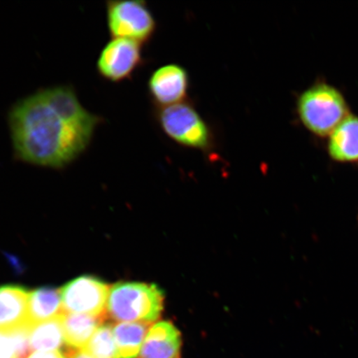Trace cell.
<instances>
[{"instance_id":"1","label":"cell","mask_w":358,"mask_h":358,"mask_svg":"<svg viewBox=\"0 0 358 358\" xmlns=\"http://www.w3.org/2000/svg\"><path fill=\"white\" fill-rule=\"evenodd\" d=\"M103 122L69 85L39 89L8 110L13 156L35 166L64 168L87 151Z\"/></svg>"},{"instance_id":"2","label":"cell","mask_w":358,"mask_h":358,"mask_svg":"<svg viewBox=\"0 0 358 358\" xmlns=\"http://www.w3.org/2000/svg\"><path fill=\"white\" fill-rule=\"evenodd\" d=\"M164 294L158 286L119 282L110 288L106 313L119 323H154L164 310Z\"/></svg>"},{"instance_id":"3","label":"cell","mask_w":358,"mask_h":358,"mask_svg":"<svg viewBox=\"0 0 358 358\" xmlns=\"http://www.w3.org/2000/svg\"><path fill=\"white\" fill-rule=\"evenodd\" d=\"M298 114L304 127L317 136H329L348 116L347 103L337 89L316 84L299 97Z\"/></svg>"},{"instance_id":"4","label":"cell","mask_w":358,"mask_h":358,"mask_svg":"<svg viewBox=\"0 0 358 358\" xmlns=\"http://www.w3.org/2000/svg\"><path fill=\"white\" fill-rule=\"evenodd\" d=\"M157 120L165 134L178 145L201 151L211 149V129L189 102L160 107Z\"/></svg>"},{"instance_id":"5","label":"cell","mask_w":358,"mask_h":358,"mask_svg":"<svg viewBox=\"0 0 358 358\" xmlns=\"http://www.w3.org/2000/svg\"><path fill=\"white\" fill-rule=\"evenodd\" d=\"M106 22L111 38L144 43L153 37L156 21L144 1H108Z\"/></svg>"},{"instance_id":"6","label":"cell","mask_w":358,"mask_h":358,"mask_svg":"<svg viewBox=\"0 0 358 358\" xmlns=\"http://www.w3.org/2000/svg\"><path fill=\"white\" fill-rule=\"evenodd\" d=\"M143 62L141 43L125 38H111L96 61L100 77L112 83L131 79Z\"/></svg>"},{"instance_id":"7","label":"cell","mask_w":358,"mask_h":358,"mask_svg":"<svg viewBox=\"0 0 358 358\" xmlns=\"http://www.w3.org/2000/svg\"><path fill=\"white\" fill-rule=\"evenodd\" d=\"M110 287L94 276L83 275L69 282L60 289L64 313L106 315Z\"/></svg>"},{"instance_id":"8","label":"cell","mask_w":358,"mask_h":358,"mask_svg":"<svg viewBox=\"0 0 358 358\" xmlns=\"http://www.w3.org/2000/svg\"><path fill=\"white\" fill-rule=\"evenodd\" d=\"M189 87V74L177 64L159 67L152 73L148 83L152 99L160 107L185 101Z\"/></svg>"},{"instance_id":"9","label":"cell","mask_w":358,"mask_h":358,"mask_svg":"<svg viewBox=\"0 0 358 358\" xmlns=\"http://www.w3.org/2000/svg\"><path fill=\"white\" fill-rule=\"evenodd\" d=\"M181 345V334L176 327L160 321L150 327L140 358H178Z\"/></svg>"},{"instance_id":"10","label":"cell","mask_w":358,"mask_h":358,"mask_svg":"<svg viewBox=\"0 0 358 358\" xmlns=\"http://www.w3.org/2000/svg\"><path fill=\"white\" fill-rule=\"evenodd\" d=\"M29 298L28 290L21 286H0V329L29 324Z\"/></svg>"},{"instance_id":"11","label":"cell","mask_w":358,"mask_h":358,"mask_svg":"<svg viewBox=\"0 0 358 358\" xmlns=\"http://www.w3.org/2000/svg\"><path fill=\"white\" fill-rule=\"evenodd\" d=\"M329 152L339 162H358V117L348 115L330 134Z\"/></svg>"},{"instance_id":"12","label":"cell","mask_w":358,"mask_h":358,"mask_svg":"<svg viewBox=\"0 0 358 358\" xmlns=\"http://www.w3.org/2000/svg\"><path fill=\"white\" fill-rule=\"evenodd\" d=\"M107 316L78 315V313H64L65 343L71 349H83L87 346L99 327L104 323Z\"/></svg>"},{"instance_id":"13","label":"cell","mask_w":358,"mask_h":358,"mask_svg":"<svg viewBox=\"0 0 358 358\" xmlns=\"http://www.w3.org/2000/svg\"><path fill=\"white\" fill-rule=\"evenodd\" d=\"M60 289L43 287L29 293V325L41 323L64 315Z\"/></svg>"},{"instance_id":"14","label":"cell","mask_w":358,"mask_h":358,"mask_svg":"<svg viewBox=\"0 0 358 358\" xmlns=\"http://www.w3.org/2000/svg\"><path fill=\"white\" fill-rule=\"evenodd\" d=\"M65 343L62 315L55 319L30 325L29 345L31 350L55 352Z\"/></svg>"},{"instance_id":"15","label":"cell","mask_w":358,"mask_h":358,"mask_svg":"<svg viewBox=\"0 0 358 358\" xmlns=\"http://www.w3.org/2000/svg\"><path fill=\"white\" fill-rule=\"evenodd\" d=\"M150 324L118 323L113 326L118 358H138Z\"/></svg>"},{"instance_id":"16","label":"cell","mask_w":358,"mask_h":358,"mask_svg":"<svg viewBox=\"0 0 358 358\" xmlns=\"http://www.w3.org/2000/svg\"><path fill=\"white\" fill-rule=\"evenodd\" d=\"M83 350L93 358H118L113 325L103 323Z\"/></svg>"},{"instance_id":"17","label":"cell","mask_w":358,"mask_h":358,"mask_svg":"<svg viewBox=\"0 0 358 358\" xmlns=\"http://www.w3.org/2000/svg\"><path fill=\"white\" fill-rule=\"evenodd\" d=\"M0 358H17V348L12 329H0Z\"/></svg>"},{"instance_id":"18","label":"cell","mask_w":358,"mask_h":358,"mask_svg":"<svg viewBox=\"0 0 358 358\" xmlns=\"http://www.w3.org/2000/svg\"><path fill=\"white\" fill-rule=\"evenodd\" d=\"M27 358H66L64 355L58 351L55 352H36L31 353Z\"/></svg>"},{"instance_id":"19","label":"cell","mask_w":358,"mask_h":358,"mask_svg":"<svg viewBox=\"0 0 358 358\" xmlns=\"http://www.w3.org/2000/svg\"><path fill=\"white\" fill-rule=\"evenodd\" d=\"M66 358H93L88 353L83 350V349H71L67 350L65 355Z\"/></svg>"}]
</instances>
